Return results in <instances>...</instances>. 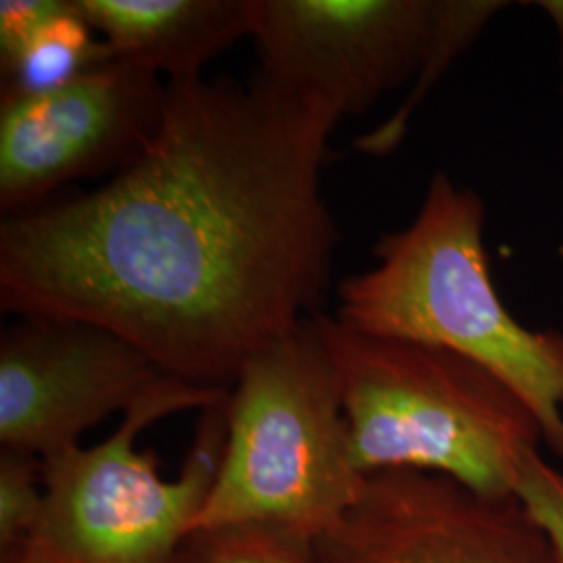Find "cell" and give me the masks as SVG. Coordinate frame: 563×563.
Returning <instances> with one entry per match:
<instances>
[{
    "label": "cell",
    "mask_w": 563,
    "mask_h": 563,
    "mask_svg": "<svg viewBox=\"0 0 563 563\" xmlns=\"http://www.w3.org/2000/svg\"><path fill=\"white\" fill-rule=\"evenodd\" d=\"M341 115L257 76L167 81L136 162L0 225V307L97 323L165 376L225 388L322 301L339 242L322 197Z\"/></svg>",
    "instance_id": "6da1fadb"
},
{
    "label": "cell",
    "mask_w": 563,
    "mask_h": 563,
    "mask_svg": "<svg viewBox=\"0 0 563 563\" xmlns=\"http://www.w3.org/2000/svg\"><path fill=\"white\" fill-rule=\"evenodd\" d=\"M228 393L167 376L102 443L42 460L41 526L0 563H174L220 467Z\"/></svg>",
    "instance_id": "7a4b0ae2"
},
{
    "label": "cell",
    "mask_w": 563,
    "mask_h": 563,
    "mask_svg": "<svg viewBox=\"0 0 563 563\" xmlns=\"http://www.w3.org/2000/svg\"><path fill=\"white\" fill-rule=\"evenodd\" d=\"M376 265L339 286L336 320L457 353L509 384L563 457V334L518 322L484 249L483 199L437 174L418 216L374 249Z\"/></svg>",
    "instance_id": "3957f363"
},
{
    "label": "cell",
    "mask_w": 563,
    "mask_h": 563,
    "mask_svg": "<svg viewBox=\"0 0 563 563\" xmlns=\"http://www.w3.org/2000/svg\"><path fill=\"white\" fill-rule=\"evenodd\" d=\"M336 369L363 476L426 472L490 497H518L543 428L499 376L457 353L386 339L313 313Z\"/></svg>",
    "instance_id": "277c9868"
},
{
    "label": "cell",
    "mask_w": 563,
    "mask_h": 563,
    "mask_svg": "<svg viewBox=\"0 0 563 563\" xmlns=\"http://www.w3.org/2000/svg\"><path fill=\"white\" fill-rule=\"evenodd\" d=\"M336 369L313 316L253 355L225 399V443L192 530L278 523L322 539L357 501Z\"/></svg>",
    "instance_id": "5b68a950"
},
{
    "label": "cell",
    "mask_w": 563,
    "mask_h": 563,
    "mask_svg": "<svg viewBox=\"0 0 563 563\" xmlns=\"http://www.w3.org/2000/svg\"><path fill=\"white\" fill-rule=\"evenodd\" d=\"M167 81L115 57L57 90L0 99V209L27 213L69 181L136 162L163 120Z\"/></svg>",
    "instance_id": "8992f818"
},
{
    "label": "cell",
    "mask_w": 563,
    "mask_h": 563,
    "mask_svg": "<svg viewBox=\"0 0 563 563\" xmlns=\"http://www.w3.org/2000/svg\"><path fill=\"white\" fill-rule=\"evenodd\" d=\"M439 0H257L260 76L360 115L416 80Z\"/></svg>",
    "instance_id": "52a82bcc"
},
{
    "label": "cell",
    "mask_w": 563,
    "mask_h": 563,
    "mask_svg": "<svg viewBox=\"0 0 563 563\" xmlns=\"http://www.w3.org/2000/svg\"><path fill=\"white\" fill-rule=\"evenodd\" d=\"M163 378L141 349L102 325L21 316L0 336V446L41 460L78 446Z\"/></svg>",
    "instance_id": "ba28073f"
},
{
    "label": "cell",
    "mask_w": 563,
    "mask_h": 563,
    "mask_svg": "<svg viewBox=\"0 0 563 563\" xmlns=\"http://www.w3.org/2000/svg\"><path fill=\"white\" fill-rule=\"evenodd\" d=\"M323 563H560L518 497H490L426 472L367 474Z\"/></svg>",
    "instance_id": "9c48e42d"
},
{
    "label": "cell",
    "mask_w": 563,
    "mask_h": 563,
    "mask_svg": "<svg viewBox=\"0 0 563 563\" xmlns=\"http://www.w3.org/2000/svg\"><path fill=\"white\" fill-rule=\"evenodd\" d=\"M81 15L121 59L165 74L201 78L202 67L251 38L257 0H76Z\"/></svg>",
    "instance_id": "30bf717a"
},
{
    "label": "cell",
    "mask_w": 563,
    "mask_h": 563,
    "mask_svg": "<svg viewBox=\"0 0 563 563\" xmlns=\"http://www.w3.org/2000/svg\"><path fill=\"white\" fill-rule=\"evenodd\" d=\"M115 57L76 0H63L15 55L0 60L2 95L51 92Z\"/></svg>",
    "instance_id": "8fae6325"
},
{
    "label": "cell",
    "mask_w": 563,
    "mask_h": 563,
    "mask_svg": "<svg viewBox=\"0 0 563 563\" xmlns=\"http://www.w3.org/2000/svg\"><path fill=\"white\" fill-rule=\"evenodd\" d=\"M507 7L509 2L505 0H439L430 42L423 53L422 65L416 74L411 92L388 120L357 139L355 148L376 157L393 153L405 139L407 125L416 109L422 104L441 74L453 65V60L462 57L483 34L490 20H495V15H499Z\"/></svg>",
    "instance_id": "7c38bea8"
},
{
    "label": "cell",
    "mask_w": 563,
    "mask_h": 563,
    "mask_svg": "<svg viewBox=\"0 0 563 563\" xmlns=\"http://www.w3.org/2000/svg\"><path fill=\"white\" fill-rule=\"evenodd\" d=\"M174 563H323L318 539L278 523H223L192 530Z\"/></svg>",
    "instance_id": "4fadbf2b"
},
{
    "label": "cell",
    "mask_w": 563,
    "mask_h": 563,
    "mask_svg": "<svg viewBox=\"0 0 563 563\" xmlns=\"http://www.w3.org/2000/svg\"><path fill=\"white\" fill-rule=\"evenodd\" d=\"M44 514L42 460L20 449L0 446V555L32 541Z\"/></svg>",
    "instance_id": "5bb4252c"
},
{
    "label": "cell",
    "mask_w": 563,
    "mask_h": 563,
    "mask_svg": "<svg viewBox=\"0 0 563 563\" xmlns=\"http://www.w3.org/2000/svg\"><path fill=\"white\" fill-rule=\"evenodd\" d=\"M518 499L541 523L553 544L558 562L563 563V472L547 462L541 451L523 463Z\"/></svg>",
    "instance_id": "9a60e30c"
},
{
    "label": "cell",
    "mask_w": 563,
    "mask_h": 563,
    "mask_svg": "<svg viewBox=\"0 0 563 563\" xmlns=\"http://www.w3.org/2000/svg\"><path fill=\"white\" fill-rule=\"evenodd\" d=\"M63 0H2L0 60L15 55L30 36L60 7Z\"/></svg>",
    "instance_id": "2e32d148"
},
{
    "label": "cell",
    "mask_w": 563,
    "mask_h": 563,
    "mask_svg": "<svg viewBox=\"0 0 563 563\" xmlns=\"http://www.w3.org/2000/svg\"><path fill=\"white\" fill-rule=\"evenodd\" d=\"M539 7L544 15L551 21L553 32L558 36V46H560V65H562V97H563V0H537L532 2Z\"/></svg>",
    "instance_id": "e0dca14e"
}]
</instances>
